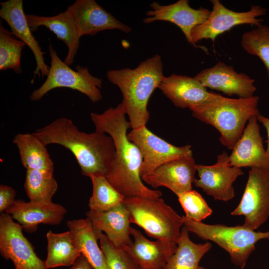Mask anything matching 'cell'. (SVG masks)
I'll use <instances>...</instances> for the list:
<instances>
[{"label": "cell", "mask_w": 269, "mask_h": 269, "mask_svg": "<svg viewBox=\"0 0 269 269\" xmlns=\"http://www.w3.org/2000/svg\"><path fill=\"white\" fill-rule=\"evenodd\" d=\"M183 225L203 240H211L226 250L231 261L244 269L247 260L255 249L256 243L269 239V231L256 232L243 226L228 227L224 225H208L183 216Z\"/></svg>", "instance_id": "6"}, {"label": "cell", "mask_w": 269, "mask_h": 269, "mask_svg": "<svg viewBox=\"0 0 269 269\" xmlns=\"http://www.w3.org/2000/svg\"><path fill=\"white\" fill-rule=\"evenodd\" d=\"M106 75L122 93V103L132 129L145 126L150 115L147 109L148 101L165 77L160 56L155 54L148 58L134 69L110 70Z\"/></svg>", "instance_id": "3"}, {"label": "cell", "mask_w": 269, "mask_h": 269, "mask_svg": "<svg viewBox=\"0 0 269 269\" xmlns=\"http://www.w3.org/2000/svg\"><path fill=\"white\" fill-rule=\"evenodd\" d=\"M259 98L232 99L221 95L215 100L192 107V116L216 128L221 144L232 149L242 135L246 122L258 116Z\"/></svg>", "instance_id": "4"}, {"label": "cell", "mask_w": 269, "mask_h": 269, "mask_svg": "<svg viewBox=\"0 0 269 269\" xmlns=\"http://www.w3.org/2000/svg\"><path fill=\"white\" fill-rule=\"evenodd\" d=\"M241 45L247 53L258 56L264 63L269 84V26L261 24L244 33Z\"/></svg>", "instance_id": "31"}, {"label": "cell", "mask_w": 269, "mask_h": 269, "mask_svg": "<svg viewBox=\"0 0 269 269\" xmlns=\"http://www.w3.org/2000/svg\"><path fill=\"white\" fill-rule=\"evenodd\" d=\"M66 225L74 243L93 269H109L90 220L86 217L69 220Z\"/></svg>", "instance_id": "24"}, {"label": "cell", "mask_w": 269, "mask_h": 269, "mask_svg": "<svg viewBox=\"0 0 269 269\" xmlns=\"http://www.w3.org/2000/svg\"><path fill=\"white\" fill-rule=\"evenodd\" d=\"M159 88L177 107L189 109L213 101L219 95L207 91L194 77L172 74L164 77Z\"/></svg>", "instance_id": "19"}, {"label": "cell", "mask_w": 269, "mask_h": 269, "mask_svg": "<svg viewBox=\"0 0 269 269\" xmlns=\"http://www.w3.org/2000/svg\"><path fill=\"white\" fill-rule=\"evenodd\" d=\"M93 185V192L89 199L90 210L104 212L123 204L126 198L119 192L105 176L89 177Z\"/></svg>", "instance_id": "28"}, {"label": "cell", "mask_w": 269, "mask_h": 269, "mask_svg": "<svg viewBox=\"0 0 269 269\" xmlns=\"http://www.w3.org/2000/svg\"><path fill=\"white\" fill-rule=\"evenodd\" d=\"M33 134L46 146L59 144L70 151L85 176H105L114 160L115 146L110 135L96 130L81 132L67 118H58Z\"/></svg>", "instance_id": "2"}, {"label": "cell", "mask_w": 269, "mask_h": 269, "mask_svg": "<svg viewBox=\"0 0 269 269\" xmlns=\"http://www.w3.org/2000/svg\"><path fill=\"white\" fill-rule=\"evenodd\" d=\"M196 166L193 156H186L165 163L141 178L153 188L165 187L177 195L192 190Z\"/></svg>", "instance_id": "18"}, {"label": "cell", "mask_w": 269, "mask_h": 269, "mask_svg": "<svg viewBox=\"0 0 269 269\" xmlns=\"http://www.w3.org/2000/svg\"><path fill=\"white\" fill-rule=\"evenodd\" d=\"M67 9L73 15L80 36L94 35L106 30L129 33L132 28L121 22L95 0H77Z\"/></svg>", "instance_id": "15"}, {"label": "cell", "mask_w": 269, "mask_h": 269, "mask_svg": "<svg viewBox=\"0 0 269 269\" xmlns=\"http://www.w3.org/2000/svg\"><path fill=\"white\" fill-rule=\"evenodd\" d=\"M122 103L111 107L103 113H91V119L96 130L108 134L115 146V155L111 167L105 176L112 185L126 198L139 196L151 199L160 198L162 193L147 188L142 182L140 169L142 163L141 153L128 137L132 128L125 115Z\"/></svg>", "instance_id": "1"}, {"label": "cell", "mask_w": 269, "mask_h": 269, "mask_svg": "<svg viewBox=\"0 0 269 269\" xmlns=\"http://www.w3.org/2000/svg\"><path fill=\"white\" fill-rule=\"evenodd\" d=\"M189 232L185 227L182 228L177 249L163 269H205L199 262L211 248V244L193 243L189 238Z\"/></svg>", "instance_id": "26"}, {"label": "cell", "mask_w": 269, "mask_h": 269, "mask_svg": "<svg viewBox=\"0 0 269 269\" xmlns=\"http://www.w3.org/2000/svg\"><path fill=\"white\" fill-rule=\"evenodd\" d=\"M25 43L14 36L0 24V70L12 69L16 74L22 72L21 52Z\"/></svg>", "instance_id": "30"}, {"label": "cell", "mask_w": 269, "mask_h": 269, "mask_svg": "<svg viewBox=\"0 0 269 269\" xmlns=\"http://www.w3.org/2000/svg\"><path fill=\"white\" fill-rule=\"evenodd\" d=\"M96 233L109 269H140L134 259L123 248L115 246L103 232Z\"/></svg>", "instance_id": "32"}, {"label": "cell", "mask_w": 269, "mask_h": 269, "mask_svg": "<svg viewBox=\"0 0 269 269\" xmlns=\"http://www.w3.org/2000/svg\"><path fill=\"white\" fill-rule=\"evenodd\" d=\"M130 233L134 241L123 249L142 269H163L177 248V244L167 240H148L134 228Z\"/></svg>", "instance_id": "21"}, {"label": "cell", "mask_w": 269, "mask_h": 269, "mask_svg": "<svg viewBox=\"0 0 269 269\" xmlns=\"http://www.w3.org/2000/svg\"><path fill=\"white\" fill-rule=\"evenodd\" d=\"M0 17L6 22L12 34L23 41L34 54L36 67L34 71L33 81L36 76H46L49 67L45 63L44 54L28 24L24 12L22 0H8L0 2Z\"/></svg>", "instance_id": "20"}, {"label": "cell", "mask_w": 269, "mask_h": 269, "mask_svg": "<svg viewBox=\"0 0 269 269\" xmlns=\"http://www.w3.org/2000/svg\"><path fill=\"white\" fill-rule=\"evenodd\" d=\"M177 196L185 213V216L188 219L201 222L212 213L202 196L195 190L183 192Z\"/></svg>", "instance_id": "33"}, {"label": "cell", "mask_w": 269, "mask_h": 269, "mask_svg": "<svg viewBox=\"0 0 269 269\" xmlns=\"http://www.w3.org/2000/svg\"><path fill=\"white\" fill-rule=\"evenodd\" d=\"M149 6L151 9L146 12L147 17L143 19L144 23H150L160 20L174 23L180 28L187 41L194 46L191 31L195 26L205 22L210 13L206 8H192L188 0H179L166 5L153 1Z\"/></svg>", "instance_id": "14"}, {"label": "cell", "mask_w": 269, "mask_h": 269, "mask_svg": "<svg viewBox=\"0 0 269 269\" xmlns=\"http://www.w3.org/2000/svg\"><path fill=\"white\" fill-rule=\"evenodd\" d=\"M69 269H93L86 258L81 255Z\"/></svg>", "instance_id": "35"}, {"label": "cell", "mask_w": 269, "mask_h": 269, "mask_svg": "<svg viewBox=\"0 0 269 269\" xmlns=\"http://www.w3.org/2000/svg\"><path fill=\"white\" fill-rule=\"evenodd\" d=\"M257 117L253 116L249 120L247 127L229 155L230 163L240 168L250 167L269 171V158L264 147Z\"/></svg>", "instance_id": "17"}, {"label": "cell", "mask_w": 269, "mask_h": 269, "mask_svg": "<svg viewBox=\"0 0 269 269\" xmlns=\"http://www.w3.org/2000/svg\"><path fill=\"white\" fill-rule=\"evenodd\" d=\"M232 215H244L245 227L255 230L269 216V171L251 168L242 199Z\"/></svg>", "instance_id": "9"}, {"label": "cell", "mask_w": 269, "mask_h": 269, "mask_svg": "<svg viewBox=\"0 0 269 269\" xmlns=\"http://www.w3.org/2000/svg\"><path fill=\"white\" fill-rule=\"evenodd\" d=\"M67 209L63 205L50 202L16 200L5 211L28 233L36 231L40 224L57 225L63 220Z\"/></svg>", "instance_id": "16"}, {"label": "cell", "mask_w": 269, "mask_h": 269, "mask_svg": "<svg viewBox=\"0 0 269 269\" xmlns=\"http://www.w3.org/2000/svg\"><path fill=\"white\" fill-rule=\"evenodd\" d=\"M22 230L21 226L15 222L10 215L1 213L0 255L6 260H10L14 269H48L45 261L37 256Z\"/></svg>", "instance_id": "11"}, {"label": "cell", "mask_w": 269, "mask_h": 269, "mask_svg": "<svg viewBox=\"0 0 269 269\" xmlns=\"http://www.w3.org/2000/svg\"><path fill=\"white\" fill-rule=\"evenodd\" d=\"M194 78L205 88L236 95L242 98L253 96L256 91L255 80L243 73H238L232 66L219 61L213 67L202 70Z\"/></svg>", "instance_id": "13"}, {"label": "cell", "mask_w": 269, "mask_h": 269, "mask_svg": "<svg viewBox=\"0 0 269 269\" xmlns=\"http://www.w3.org/2000/svg\"><path fill=\"white\" fill-rule=\"evenodd\" d=\"M123 204L130 213L131 223L142 228L150 237L177 245L183 218L162 199L131 197L125 198Z\"/></svg>", "instance_id": "5"}, {"label": "cell", "mask_w": 269, "mask_h": 269, "mask_svg": "<svg viewBox=\"0 0 269 269\" xmlns=\"http://www.w3.org/2000/svg\"><path fill=\"white\" fill-rule=\"evenodd\" d=\"M212 10L203 23L195 26L191 31L192 41L195 44L203 39L214 42L219 35L228 31L234 26L243 24L259 26L263 19L259 17L266 14V9L259 5H253L245 12H237L226 7L219 0H211Z\"/></svg>", "instance_id": "8"}, {"label": "cell", "mask_w": 269, "mask_h": 269, "mask_svg": "<svg viewBox=\"0 0 269 269\" xmlns=\"http://www.w3.org/2000/svg\"><path fill=\"white\" fill-rule=\"evenodd\" d=\"M258 121L261 123L266 129L268 135V145L266 149L267 154L269 158V118L265 117L264 116L259 115L257 117Z\"/></svg>", "instance_id": "36"}, {"label": "cell", "mask_w": 269, "mask_h": 269, "mask_svg": "<svg viewBox=\"0 0 269 269\" xmlns=\"http://www.w3.org/2000/svg\"><path fill=\"white\" fill-rule=\"evenodd\" d=\"M12 142L18 149L21 164L26 170H36L53 175L54 163L46 146L33 133H18Z\"/></svg>", "instance_id": "25"}, {"label": "cell", "mask_w": 269, "mask_h": 269, "mask_svg": "<svg viewBox=\"0 0 269 269\" xmlns=\"http://www.w3.org/2000/svg\"><path fill=\"white\" fill-rule=\"evenodd\" d=\"M199 178H195L194 185L201 188L214 199L228 201L234 196L233 183L243 174L240 168L232 166L229 156L225 151L217 156L216 163L212 165L196 164Z\"/></svg>", "instance_id": "12"}, {"label": "cell", "mask_w": 269, "mask_h": 269, "mask_svg": "<svg viewBox=\"0 0 269 269\" xmlns=\"http://www.w3.org/2000/svg\"><path fill=\"white\" fill-rule=\"evenodd\" d=\"M46 240L47 254L45 262L48 269L71 267L81 255L69 231L55 233L49 230Z\"/></svg>", "instance_id": "27"}, {"label": "cell", "mask_w": 269, "mask_h": 269, "mask_svg": "<svg viewBox=\"0 0 269 269\" xmlns=\"http://www.w3.org/2000/svg\"><path fill=\"white\" fill-rule=\"evenodd\" d=\"M25 16L32 32L36 31L40 26H45L66 45L68 50L64 62L68 66L72 64L78 50L81 36L72 12L67 9L52 16L31 14H25Z\"/></svg>", "instance_id": "22"}, {"label": "cell", "mask_w": 269, "mask_h": 269, "mask_svg": "<svg viewBox=\"0 0 269 269\" xmlns=\"http://www.w3.org/2000/svg\"><path fill=\"white\" fill-rule=\"evenodd\" d=\"M24 188L30 201L50 202L58 185L53 175L36 170L27 169Z\"/></svg>", "instance_id": "29"}, {"label": "cell", "mask_w": 269, "mask_h": 269, "mask_svg": "<svg viewBox=\"0 0 269 269\" xmlns=\"http://www.w3.org/2000/svg\"><path fill=\"white\" fill-rule=\"evenodd\" d=\"M16 192L11 187L1 184L0 185V212L5 211L15 201Z\"/></svg>", "instance_id": "34"}, {"label": "cell", "mask_w": 269, "mask_h": 269, "mask_svg": "<svg viewBox=\"0 0 269 269\" xmlns=\"http://www.w3.org/2000/svg\"><path fill=\"white\" fill-rule=\"evenodd\" d=\"M96 232H104L116 247L124 248L133 243L130 213L122 204L104 212L89 210L86 213Z\"/></svg>", "instance_id": "23"}, {"label": "cell", "mask_w": 269, "mask_h": 269, "mask_svg": "<svg viewBox=\"0 0 269 269\" xmlns=\"http://www.w3.org/2000/svg\"><path fill=\"white\" fill-rule=\"evenodd\" d=\"M51 58L49 72L45 82L30 96L31 101H37L50 91L57 88H67L85 95L95 103L102 99L100 89L102 80L91 75L87 67L77 65L71 69L58 56L53 46H48Z\"/></svg>", "instance_id": "7"}, {"label": "cell", "mask_w": 269, "mask_h": 269, "mask_svg": "<svg viewBox=\"0 0 269 269\" xmlns=\"http://www.w3.org/2000/svg\"><path fill=\"white\" fill-rule=\"evenodd\" d=\"M129 139L139 148L142 163L140 176L148 175L161 165L174 159L192 156L191 146H176L150 131L145 126L133 129L128 134Z\"/></svg>", "instance_id": "10"}]
</instances>
